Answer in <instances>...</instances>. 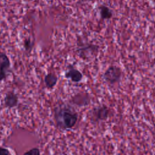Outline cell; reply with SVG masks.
Listing matches in <instances>:
<instances>
[{
	"instance_id": "cell-2",
	"label": "cell",
	"mask_w": 155,
	"mask_h": 155,
	"mask_svg": "<svg viewBox=\"0 0 155 155\" xmlns=\"http://www.w3.org/2000/svg\"><path fill=\"white\" fill-rule=\"evenodd\" d=\"M121 70L116 66H110L104 74V79L110 84H115L121 79Z\"/></svg>"
},
{
	"instance_id": "cell-7",
	"label": "cell",
	"mask_w": 155,
	"mask_h": 155,
	"mask_svg": "<svg viewBox=\"0 0 155 155\" xmlns=\"http://www.w3.org/2000/svg\"><path fill=\"white\" fill-rule=\"evenodd\" d=\"M58 80V76L52 73H48L47 75H45L44 78V82L46 85V87L48 88H53L56 84H57Z\"/></svg>"
},
{
	"instance_id": "cell-3",
	"label": "cell",
	"mask_w": 155,
	"mask_h": 155,
	"mask_svg": "<svg viewBox=\"0 0 155 155\" xmlns=\"http://www.w3.org/2000/svg\"><path fill=\"white\" fill-rule=\"evenodd\" d=\"M0 66L1 81H2L7 78L10 68V60L5 53H1L0 54Z\"/></svg>"
},
{
	"instance_id": "cell-5",
	"label": "cell",
	"mask_w": 155,
	"mask_h": 155,
	"mask_svg": "<svg viewBox=\"0 0 155 155\" xmlns=\"http://www.w3.org/2000/svg\"><path fill=\"white\" fill-rule=\"evenodd\" d=\"M18 104V97L14 92L9 91L6 93L4 97L5 105L10 108L16 107Z\"/></svg>"
},
{
	"instance_id": "cell-10",
	"label": "cell",
	"mask_w": 155,
	"mask_h": 155,
	"mask_svg": "<svg viewBox=\"0 0 155 155\" xmlns=\"http://www.w3.org/2000/svg\"><path fill=\"white\" fill-rule=\"evenodd\" d=\"M23 155H40V151L37 148H33L25 152Z\"/></svg>"
},
{
	"instance_id": "cell-4",
	"label": "cell",
	"mask_w": 155,
	"mask_h": 155,
	"mask_svg": "<svg viewBox=\"0 0 155 155\" xmlns=\"http://www.w3.org/2000/svg\"><path fill=\"white\" fill-rule=\"evenodd\" d=\"M65 77L67 79H70L74 82H79L82 79V74L73 67L69 66L65 73Z\"/></svg>"
},
{
	"instance_id": "cell-6",
	"label": "cell",
	"mask_w": 155,
	"mask_h": 155,
	"mask_svg": "<svg viewBox=\"0 0 155 155\" xmlns=\"http://www.w3.org/2000/svg\"><path fill=\"white\" fill-rule=\"evenodd\" d=\"M108 109L105 106H102L94 109L93 116L97 120H105L107 118L108 115Z\"/></svg>"
},
{
	"instance_id": "cell-1",
	"label": "cell",
	"mask_w": 155,
	"mask_h": 155,
	"mask_svg": "<svg viewBox=\"0 0 155 155\" xmlns=\"http://www.w3.org/2000/svg\"><path fill=\"white\" fill-rule=\"evenodd\" d=\"M54 119L58 127L63 130L71 129L78 120V114L71 106L61 104L54 108Z\"/></svg>"
},
{
	"instance_id": "cell-8",
	"label": "cell",
	"mask_w": 155,
	"mask_h": 155,
	"mask_svg": "<svg viewBox=\"0 0 155 155\" xmlns=\"http://www.w3.org/2000/svg\"><path fill=\"white\" fill-rule=\"evenodd\" d=\"M99 13L101 18L103 19H110L113 16L112 11L106 5H101L99 7Z\"/></svg>"
},
{
	"instance_id": "cell-11",
	"label": "cell",
	"mask_w": 155,
	"mask_h": 155,
	"mask_svg": "<svg viewBox=\"0 0 155 155\" xmlns=\"http://www.w3.org/2000/svg\"><path fill=\"white\" fill-rule=\"evenodd\" d=\"M0 155H10V153L7 148H1V149H0Z\"/></svg>"
},
{
	"instance_id": "cell-9",
	"label": "cell",
	"mask_w": 155,
	"mask_h": 155,
	"mask_svg": "<svg viewBox=\"0 0 155 155\" xmlns=\"http://www.w3.org/2000/svg\"><path fill=\"white\" fill-rule=\"evenodd\" d=\"M24 47L26 50H30L33 47V42L30 38L25 39L24 41Z\"/></svg>"
}]
</instances>
